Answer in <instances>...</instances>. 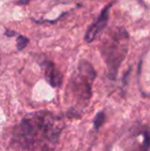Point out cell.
<instances>
[{
	"label": "cell",
	"mask_w": 150,
	"mask_h": 151,
	"mask_svg": "<svg viewBox=\"0 0 150 151\" xmlns=\"http://www.w3.org/2000/svg\"><path fill=\"white\" fill-rule=\"evenodd\" d=\"M64 127L62 117L48 110L29 113L12 129L10 147L14 151H54Z\"/></svg>",
	"instance_id": "1"
},
{
	"label": "cell",
	"mask_w": 150,
	"mask_h": 151,
	"mask_svg": "<svg viewBox=\"0 0 150 151\" xmlns=\"http://www.w3.org/2000/svg\"><path fill=\"white\" fill-rule=\"evenodd\" d=\"M130 35L123 27L111 29L103 37L100 44V52L107 66V77L115 80L121 63L128 50Z\"/></svg>",
	"instance_id": "2"
},
{
	"label": "cell",
	"mask_w": 150,
	"mask_h": 151,
	"mask_svg": "<svg viewBox=\"0 0 150 151\" xmlns=\"http://www.w3.org/2000/svg\"><path fill=\"white\" fill-rule=\"evenodd\" d=\"M96 76V70L90 62L85 60L79 61L77 70L71 77L69 91L82 107H85L92 99L93 83Z\"/></svg>",
	"instance_id": "3"
},
{
	"label": "cell",
	"mask_w": 150,
	"mask_h": 151,
	"mask_svg": "<svg viewBox=\"0 0 150 151\" xmlns=\"http://www.w3.org/2000/svg\"><path fill=\"white\" fill-rule=\"evenodd\" d=\"M112 4L113 3L107 4L102 9V12H100L98 19H97V20L95 21V23H93L90 28L88 29V31H86V33H85V36H84V39H85V41L88 42V43H90V42L94 41V40L102 33L103 30L107 27Z\"/></svg>",
	"instance_id": "4"
},
{
	"label": "cell",
	"mask_w": 150,
	"mask_h": 151,
	"mask_svg": "<svg viewBox=\"0 0 150 151\" xmlns=\"http://www.w3.org/2000/svg\"><path fill=\"white\" fill-rule=\"evenodd\" d=\"M40 66L44 72V78L52 88H59L63 83V75L55 66L52 61L43 60L40 62Z\"/></svg>",
	"instance_id": "5"
},
{
	"label": "cell",
	"mask_w": 150,
	"mask_h": 151,
	"mask_svg": "<svg viewBox=\"0 0 150 151\" xmlns=\"http://www.w3.org/2000/svg\"><path fill=\"white\" fill-rule=\"evenodd\" d=\"M105 120H106V115H105L104 112H99L98 114L96 115V117L94 118V127H95V129L98 131L103 124H104Z\"/></svg>",
	"instance_id": "6"
},
{
	"label": "cell",
	"mask_w": 150,
	"mask_h": 151,
	"mask_svg": "<svg viewBox=\"0 0 150 151\" xmlns=\"http://www.w3.org/2000/svg\"><path fill=\"white\" fill-rule=\"evenodd\" d=\"M29 43V39L23 35H19L17 38V48L19 50H23Z\"/></svg>",
	"instance_id": "7"
},
{
	"label": "cell",
	"mask_w": 150,
	"mask_h": 151,
	"mask_svg": "<svg viewBox=\"0 0 150 151\" xmlns=\"http://www.w3.org/2000/svg\"><path fill=\"white\" fill-rule=\"evenodd\" d=\"M31 0H18V1L16 2V4H18V5H27V4L30 3Z\"/></svg>",
	"instance_id": "8"
}]
</instances>
